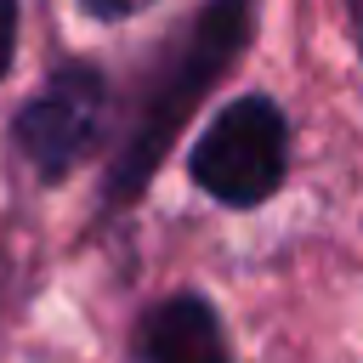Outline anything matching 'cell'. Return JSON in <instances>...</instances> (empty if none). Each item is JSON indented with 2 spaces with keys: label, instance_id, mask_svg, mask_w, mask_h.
Instances as JSON below:
<instances>
[{
  "label": "cell",
  "instance_id": "obj_3",
  "mask_svg": "<svg viewBox=\"0 0 363 363\" xmlns=\"http://www.w3.org/2000/svg\"><path fill=\"white\" fill-rule=\"evenodd\" d=\"M102 113H108V85L96 68H62L45 91H34L17 113V147L40 176H68L91 142L102 136Z\"/></svg>",
  "mask_w": 363,
  "mask_h": 363
},
{
  "label": "cell",
  "instance_id": "obj_2",
  "mask_svg": "<svg viewBox=\"0 0 363 363\" xmlns=\"http://www.w3.org/2000/svg\"><path fill=\"white\" fill-rule=\"evenodd\" d=\"M284 170H289V125L272 96L227 102L193 147V182L233 210L272 199Z\"/></svg>",
  "mask_w": 363,
  "mask_h": 363
},
{
  "label": "cell",
  "instance_id": "obj_5",
  "mask_svg": "<svg viewBox=\"0 0 363 363\" xmlns=\"http://www.w3.org/2000/svg\"><path fill=\"white\" fill-rule=\"evenodd\" d=\"M11 45H17V6L0 0V74L11 68Z\"/></svg>",
  "mask_w": 363,
  "mask_h": 363
},
{
  "label": "cell",
  "instance_id": "obj_1",
  "mask_svg": "<svg viewBox=\"0 0 363 363\" xmlns=\"http://www.w3.org/2000/svg\"><path fill=\"white\" fill-rule=\"evenodd\" d=\"M250 23H255V0H210L193 17V28L182 34V45L164 57L159 79L147 85L142 113H136V125H130V136H125V147H119V159L108 170V199L113 204H125L130 193L147 187L153 164L164 159V147L176 142V130L187 125V113L204 102V91L244 51Z\"/></svg>",
  "mask_w": 363,
  "mask_h": 363
},
{
  "label": "cell",
  "instance_id": "obj_7",
  "mask_svg": "<svg viewBox=\"0 0 363 363\" xmlns=\"http://www.w3.org/2000/svg\"><path fill=\"white\" fill-rule=\"evenodd\" d=\"M346 17H352V34H357V45H363V0H346Z\"/></svg>",
  "mask_w": 363,
  "mask_h": 363
},
{
  "label": "cell",
  "instance_id": "obj_4",
  "mask_svg": "<svg viewBox=\"0 0 363 363\" xmlns=\"http://www.w3.org/2000/svg\"><path fill=\"white\" fill-rule=\"evenodd\" d=\"M136 357L142 363H233L221 318H216V306L204 295H170V301H159L142 318Z\"/></svg>",
  "mask_w": 363,
  "mask_h": 363
},
{
  "label": "cell",
  "instance_id": "obj_6",
  "mask_svg": "<svg viewBox=\"0 0 363 363\" xmlns=\"http://www.w3.org/2000/svg\"><path fill=\"white\" fill-rule=\"evenodd\" d=\"M91 17H102V23H113V17H130V11H142L147 0H79Z\"/></svg>",
  "mask_w": 363,
  "mask_h": 363
}]
</instances>
